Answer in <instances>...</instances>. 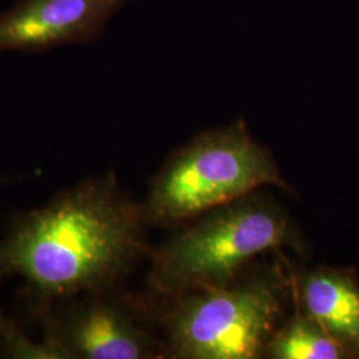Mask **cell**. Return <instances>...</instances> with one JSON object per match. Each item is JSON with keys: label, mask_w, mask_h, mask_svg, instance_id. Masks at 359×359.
Listing matches in <instances>:
<instances>
[{"label": "cell", "mask_w": 359, "mask_h": 359, "mask_svg": "<svg viewBox=\"0 0 359 359\" xmlns=\"http://www.w3.org/2000/svg\"><path fill=\"white\" fill-rule=\"evenodd\" d=\"M132 0H18L0 13V53H43L87 46Z\"/></svg>", "instance_id": "obj_6"}, {"label": "cell", "mask_w": 359, "mask_h": 359, "mask_svg": "<svg viewBox=\"0 0 359 359\" xmlns=\"http://www.w3.org/2000/svg\"><path fill=\"white\" fill-rule=\"evenodd\" d=\"M283 248L298 255L306 249L289 212L256 191L173 229L152 249L145 295L173 298L225 286L257 257Z\"/></svg>", "instance_id": "obj_2"}, {"label": "cell", "mask_w": 359, "mask_h": 359, "mask_svg": "<svg viewBox=\"0 0 359 359\" xmlns=\"http://www.w3.org/2000/svg\"><path fill=\"white\" fill-rule=\"evenodd\" d=\"M293 191L244 120L206 129L169 154L142 201L149 228L177 229L261 187Z\"/></svg>", "instance_id": "obj_4"}, {"label": "cell", "mask_w": 359, "mask_h": 359, "mask_svg": "<svg viewBox=\"0 0 359 359\" xmlns=\"http://www.w3.org/2000/svg\"><path fill=\"white\" fill-rule=\"evenodd\" d=\"M142 298L167 358L259 359L293 298V277L274 265L215 289Z\"/></svg>", "instance_id": "obj_3"}, {"label": "cell", "mask_w": 359, "mask_h": 359, "mask_svg": "<svg viewBox=\"0 0 359 359\" xmlns=\"http://www.w3.org/2000/svg\"><path fill=\"white\" fill-rule=\"evenodd\" d=\"M148 228L115 172L92 176L13 216L0 237V283L20 280L22 305L38 321L55 302L118 287L151 256Z\"/></svg>", "instance_id": "obj_1"}, {"label": "cell", "mask_w": 359, "mask_h": 359, "mask_svg": "<svg viewBox=\"0 0 359 359\" xmlns=\"http://www.w3.org/2000/svg\"><path fill=\"white\" fill-rule=\"evenodd\" d=\"M293 277L301 310L346 353L359 358V283L354 271L320 266Z\"/></svg>", "instance_id": "obj_7"}, {"label": "cell", "mask_w": 359, "mask_h": 359, "mask_svg": "<svg viewBox=\"0 0 359 359\" xmlns=\"http://www.w3.org/2000/svg\"><path fill=\"white\" fill-rule=\"evenodd\" d=\"M294 314L283 320L273 333L265 348L264 358L341 359L346 353L308 317L295 302Z\"/></svg>", "instance_id": "obj_8"}, {"label": "cell", "mask_w": 359, "mask_h": 359, "mask_svg": "<svg viewBox=\"0 0 359 359\" xmlns=\"http://www.w3.org/2000/svg\"><path fill=\"white\" fill-rule=\"evenodd\" d=\"M7 181H10V179L0 180V185H3V184H4V182H7Z\"/></svg>", "instance_id": "obj_9"}, {"label": "cell", "mask_w": 359, "mask_h": 359, "mask_svg": "<svg viewBox=\"0 0 359 359\" xmlns=\"http://www.w3.org/2000/svg\"><path fill=\"white\" fill-rule=\"evenodd\" d=\"M109 289L52 304L39 317L50 358H167L145 301Z\"/></svg>", "instance_id": "obj_5"}]
</instances>
